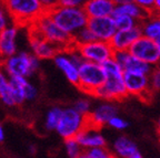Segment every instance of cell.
Returning <instances> with one entry per match:
<instances>
[{
	"mask_svg": "<svg viewBox=\"0 0 160 158\" xmlns=\"http://www.w3.org/2000/svg\"><path fill=\"white\" fill-rule=\"evenodd\" d=\"M86 126H87L86 116L76 112L72 107H67L62 109L59 123L56 127V132L63 139L75 138Z\"/></svg>",
	"mask_w": 160,
	"mask_h": 158,
	"instance_id": "obj_7",
	"label": "cell"
},
{
	"mask_svg": "<svg viewBox=\"0 0 160 158\" xmlns=\"http://www.w3.org/2000/svg\"><path fill=\"white\" fill-rule=\"evenodd\" d=\"M112 18L117 30H129L132 28L139 27L140 25L137 20L128 17V16H113Z\"/></svg>",
	"mask_w": 160,
	"mask_h": 158,
	"instance_id": "obj_26",
	"label": "cell"
},
{
	"mask_svg": "<svg viewBox=\"0 0 160 158\" xmlns=\"http://www.w3.org/2000/svg\"><path fill=\"white\" fill-rule=\"evenodd\" d=\"M17 37L18 27L15 25L8 26L0 32V57H11L17 53Z\"/></svg>",
	"mask_w": 160,
	"mask_h": 158,
	"instance_id": "obj_17",
	"label": "cell"
},
{
	"mask_svg": "<svg viewBox=\"0 0 160 158\" xmlns=\"http://www.w3.org/2000/svg\"><path fill=\"white\" fill-rule=\"evenodd\" d=\"M28 151H29V153L31 154V155H36V154H37V146L31 144V145H29V147H28Z\"/></svg>",
	"mask_w": 160,
	"mask_h": 158,
	"instance_id": "obj_40",
	"label": "cell"
},
{
	"mask_svg": "<svg viewBox=\"0 0 160 158\" xmlns=\"http://www.w3.org/2000/svg\"><path fill=\"white\" fill-rule=\"evenodd\" d=\"M102 65L105 71V82L96 91L93 96L107 102L121 101L127 97L125 83H123V70L112 59L106 61Z\"/></svg>",
	"mask_w": 160,
	"mask_h": 158,
	"instance_id": "obj_1",
	"label": "cell"
},
{
	"mask_svg": "<svg viewBox=\"0 0 160 158\" xmlns=\"http://www.w3.org/2000/svg\"><path fill=\"white\" fill-rule=\"evenodd\" d=\"M5 137H6V134H5V129L1 125H0V143L1 142L5 141Z\"/></svg>",
	"mask_w": 160,
	"mask_h": 158,
	"instance_id": "obj_41",
	"label": "cell"
},
{
	"mask_svg": "<svg viewBox=\"0 0 160 158\" xmlns=\"http://www.w3.org/2000/svg\"><path fill=\"white\" fill-rule=\"evenodd\" d=\"M96 38L92 35V32L88 29V27H85L80 31H78L75 35L72 37V44L73 45H82L89 42L95 41Z\"/></svg>",
	"mask_w": 160,
	"mask_h": 158,
	"instance_id": "obj_27",
	"label": "cell"
},
{
	"mask_svg": "<svg viewBox=\"0 0 160 158\" xmlns=\"http://www.w3.org/2000/svg\"><path fill=\"white\" fill-rule=\"evenodd\" d=\"M112 2L116 6H120V5H125V3L132 2V0H112Z\"/></svg>",
	"mask_w": 160,
	"mask_h": 158,
	"instance_id": "obj_39",
	"label": "cell"
},
{
	"mask_svg": "<svg viewBox=\"0 0 160 158\" xmlns=\"http://www.w3.org/2000/svg\"><path fill=\"white\" fill-rule=\"evenodd\" d=\"M88 0H59V6L70 8H83Z\"/></svg>",
	"mask_w": 160,
	"mask_h": 158,
	"instance_id": "obj_35",
	"label": "cell"
},
{
	"mask_svg": "<svg viewBox=\"0 0 160 158\" xmlns=\"http://www.w3.org/2000/svg\"><path fill=\"white\" fill-rule=\"evenodd\" d=\"M53 61L57 67L62 72L65 77L70 83L77 85L78 82V67L77 64L73 63V61L70 59L66 50H61L53 57Z\"/></svg>",
	"mask_w": 160,
	"mask_h": 158,
	"instance_id": "obj_19",
	"label": "cell"
},
{
	"mask_svg": "<svg viewBox=\"0 0 160 158\" xmlns=\"http://www.w3.org/2000/svg\"><path fill=\"white\" fill-rule=\"evenodd\" d=\"M1 70L9 77H30L40 67V60L29 52H17L11 57L1 60Z\"/></svg>",
	"mask_w": 160,
	"mask_h": 158,
	"instance_id": "obj_5",
	"label": "cell"
},
{
	"mask_svg": "<svg viewBox=\"0 0 160 158\" xmlns=\"http://www.w3.org/2000/svg\"><path fill=\"white\" fill-rule=\"evenodd\" d=\"M1 1H3V2H5V0H1Z\"/></svg>",
	"mask_w": 160,
	"mask_h": 158,
	"instance_id": "obj_46",
	"label": "cell"
},
{
	"mask_svg": "<svg viewBox=\"0 0 160 158\" xmlns=\"http://www.w3.org/2000/svg\"><path fill=\"white\" fill-rule=\"evenodd\" d=\"M107 125H109L111 128L117 129V131H125L126 128L128 127V122L126 119H123L122 117L118 116V115H115L113 117L109 119Z\"/></svg>",
	"mask_w": 160,
	"mask_h": 158,
	"instance_id": "obj_32",
	"label": "cell"
},
{
	"mask_svg": "<svg viewBox=\"0 0 160 158\" xmlns=\"http://www.w3.org/2000/svg\"><path fill=\"white\" fill-rule=\"evenodd\" d=\"M72 109L79 114L83 115V116H87L88 114L91 112V103L87 99H80L73 104Z\"/></svg>",
	"mask_w": 160,
	"mask_h": 158,
	"instance_id": "obj_29",
	"label": "cell"
},
{
	"mask_svg": "<svg viewBox=\"0 0 160 158\" xmlns=\"http://www.w3.org/2000/svg\"><path fill=\"white\" fill-rule=\"evenodd\" d=\"M9 25V15L5 7V2L0 0V32Z\"/></svg>",
	"mask_w": 160,
	"mask_h": 158,
	"instance_id": "obj_33",
	"label": "cell"
},
{
	"mask_svg": "<svg viewBox=\"0 0 160 158\" xmlns=\"http://www.w3.org/2000/svg\"><path fill=\"white\" fill-rule=\"evenodd\" d=\"M61 113H62V109H60L58 106L52 107L51 109L48 111L45 118V127L48 131H56V127L59 123Z\"/></svg>",
	"mask_w": 160,
	"mask_h": 158,
	"instance_id": "obj_25",
	"label": "cell"
},
{
	"mask_svg": "<svg viewBox=\"0 0 160 158\" xmlns=\"http://www.w3.org/2000/svg\"><path fill=\"white\" fill-rule=\"evenodd\" d=\"M10 79V86H11V95H12V100L15 102V105H20L22 104L25 100V93H23V89H25L26 84L28 83V79L23 77H12Z\"/></svg>",
	"mask_w": 160,
	"mask_h": 158,
	"instance_id": "obj_23",
	"label": "cell"
},
{
	"mask_svg": "<svg viewBox=\"0 0 160 158\" xmlns=\"http://www.w3.org/2000/svg\"><path fill=\"white\" fill-rule=\"evenodd\" d=\"M75 138L85 151L92 148H103L107 145L105 136L100 133V129L92 126L87 125Z\"/></svg>",
	"mask_w": 160,
	"mask_h": 158,
	"instance_id": "obj_14",
	"label": "cell"
},
{
	"mask_svg": "<svg viewBox=\"0 0 160 158\" xmlns=\"http://www.w3.org/2000/svg\"><path fill=\"white\" fill-rule=\"evenodd\" d=\"M116 5L112 0H88L83 6V11L88 19L101 17H112Z\"/></svg>",
	"mask_w": 160,
	"mask_h": 158,
	"instance_id": "obj_18",
	"label": "cell"
},
{
	"mask_svg": "<svg viewBox=\"0 0 160 158\" xmlns=\"http://www.w3.org/2000/svg\"><path fill=\"white\" fill-rule=\"evenodd\" d=\"M123 83L128 95H135L142 100L150 97L153 92L150 85L149 75L143 73L123 71Z\"/></svg>",
	"mask_w": 160,
	"mask_h": 158,
	"instance_id": "obj_9",
	"label": "cell"
},
{
	"mask_svg": "<svg viewBox=\"0 0 160 158\" xmlns=\"http://www.w3.org/2000/svg\"><path fill=\"white\" fill-rule=\"evenodd\" d=\"M23 93H25V100L26 101H32L37 97L38 95V90L37 87L31 84L30 82H28L26 84L25 89H23Z\"/></svg>",
	"mask_w": 160,
	"mask_h": 158,
	"instance_id": "obj_34",
	"label": "cell"
},
{
	"mask_svg": "<svg viewBox=\"0 0 160 158\" xmlns=\"http://www.w3.org/2000/svg\"><path fill=\"white\" fill-rule=\"evenodd\" d=\"M112 58L123 71L143 73L149 75L153 69V67L149 65L148 63L131 55L129 51H116Z\"/></svg>",
	"mask_w": 160,
	"mask_h": 158,
	"instance_id": "obj_13",
	"label": "cell"
},
{
	"mask_svg": "<svg viewBox=\"0 0 160 158\" xmlns=\"http://www.w3.org/2000/svg\"><path fill=\"white\" fill-rule=\"evenodd\" d=\"M89 158H117L110 151H108L106 147L103 148H92L86 151Z\"/></svg>",
	"mask_w": 160,
	"mask_h": 158,
	"instance_id": "obj_30",
	"label": "cell"
},
{
	"mask_svg": "<svg viewBox=\"0 0 160 158\" xmlns=\"http://www.w3.org/2000/svg\"><path fill=\"white\" fill-rule=\"evenodd\" d=\"M78 158H89V157H88L87 153H86V151H83V153L81 154V155H80V156H79V157H78Z\"/></svg>",
	"mask_w": 160,
	"mask_h": 158,
	"instance_id": "obj_45",
	"label": "cell"
},
{
	"mask_svg": "<svg viewBox=\"0 0 160 158\" xmlns=\"http://www.w3.org/2000/svg\"><path fill=\"white\" fill-rule=\"evenodd\" d=\"M133 2L137 3L139 7H141L147 12L152 13L153 12V1L155 0H132Z\"/></svg>",
	"mask_w": 160,
	"mask_h": 158,
	"instance_id": "obj_37",
	"label": "cell"
},
{
	"mask_svg": "<svg viewBox=\"0 0 160 158\" xmlns=\"http://www.w3.org/2000/svg\"><path fill=\"white\" fill-rule=\"evenodd\" d=\"M38 1L45 10V12H49L59 6V0H38Z\"/></svg>",
	"mask_w": 160,
	"mask_h": 158,
	"instance_id": "obj_36",
	"label": "cell"
},
{
	"mask_svg": "<svg viewBox=\"0 0 160 158\" xmlns=\"http://www.w3.org/2000/svg\"><path fill=\"white\" fill-rule=\"evenodd\" d=\"M150 85L152 91H160V65L153 67L152 71L149 74Z\"/></svg>",
	"mask_w": 160,
	"mask_h": 158,
	"instance_id": "obj_31",
	"label": "cell"
},
{
	"mask_svg": "<svg viewBox=\"0 0 160 158\" xmlns=\"http://www.w3.org/2000/svg\"><path fill=\"white\" fill-rule=\"evenodd\" d=\"M0 100L7 106H15V102L11 95L10 79L1 69H0Z\"/></svg>",
	"mask_w": 160,
	"mask_h": 158,
	"instance_id": "obj_24",
	"label": "cell"
},
{
	"mask_svg": "<svg viewBox=\"0 0 160 158\" xmlns=\"http://www.w3.org/2000/svg\"><path fill=\"white\" fill-rule=\"evenodd\" d=\"M156 43H157L158 45V51H159V59H160V38L156 41Z\"/></svg>",
	"mask_w": 160,
	"mask_h": 158,
	"instance_id": "obj_44",
	"label": "cell"
},
{
	"mask_svg": "<svg viewBox=\"0 0 160 158\" xmlns=\"http://www.w3.org/2000/svg\"><path fill=\"white\" fill-rule=\"evenodd\" d=\"M129 52L131 55L146 62L151 67L159 65L160 63L159 51H158V45L156 41L149 39V38L143 37V35H141L131 45Z\"/></svg>",
	"mask_w": 160,
	"mask_h": 158,
	"instance_id": "obj_10",
	"label": "cell"
},
{
	"mask_svg": "<svg viewBox=\"0 0 160 158\" xmlns=\"http://www.w3.org/2000/svg\"><path fill=\"white\" fill-rule=\"evenodd\" d=\"M29 45L32 54L39 60L53 59L58 52L61 51L55 44L31 32H29Z\"/></svg>",
	"mask_w": 160,
	"mask_h": 158,
	"instance_id": "obj_16",
	"label": "cell"
},
{
	"mask_svg": "<svg viewBox=\"0 0 160 158\" xmlns=\"http://www.w3.org/2000/svg\"><path fill=\"white\" fill-rule=\"evenodd\" d=\"M141 30L139 27L129 30H117L109 41L113 51H129L131 45L141 37Z\"/></svg>",
	"mask_w": 160,
	"mask_h": 158,
	"instance_id": "obj_15",
	"label": "cell"
},
{
	"mask_svg": "<svg viewBox=\"0 0 160 158\" xmlns=\"http://www.w3.org/2000/svg\"><path fill=\"white\" fill-rule=\"evenodd\" d=\"M65 148H66L67 156L69 158H78L85 151L76 138L65 139Z\"/></svg>",
	"mask_w": 160,
	"mask_h": 158,
	"instance_id": "obj_28",
	"label": "cell"
},
{
	"mask_svg": "<svg viewBox=\"0 0 160 158\" xmlns=\"http://www.w3.org/2000/svg\"><path fill=\"white\" fill-rule=\"evenodd\" d=\"M129 158H143V157L141 156V154H140L139 151H138V153H136L135 155H132L131 157H129Z\"/></svg>",
	"mask_w": 160,
	"mask_h": 158,
	"instance_id": "obj_42",
	"label": "cell"
},
{
	"mask_svg": "<svg viewBox=\"0 0 160 158\" xmlns=\"http://www.w3.org/2000/svg\"><path fill=\"white\" fill-rule=\"evenodd\" d=\"M106 79L102 65L83 61L78 69L77 86L83 93L93 96L98 89L103 84Z\"/></svg>",
	"mask_w": 160,
	"mask_h": 158,
	"instance_id": "obj_6",
	"label": "cell"
},
{
	"mask_svg": "<svg viewBox=\"0 0 160 158\" xmlns=\"http://www.w3.org/2000/svg\"><path fill=\"white\" fill-rule=\"evenodd\" d=\"M139 28L143 37L157 41L160 38V15L155 12L149 13V16L140 22Z\"/></svg>",
	"mask_w": 160,
	"mask_h": 158,
	"instance_id": "obj_21",
	"label": "cell"
},
{
	"mask_svg": "<svg viewBox=\"0 0 160 158\" xmlns=\"http://www.w3.org/2000/svg\"><path fill=\"white\" fill-rule=\"evenodd\" d=\"M153 12L160 15V0H155L153 1Z\"/></svg>",
	"mask_w": 160,
	"mask_h": 158,
	"instance_id": "obj_38",
	"label": "cell"
},
{
	"mask_svg": "<svg viewBox=\"0 0 160 158\" xmlns=\"http://www.w3.org/2000/svg\"><path fill=\"white\" fill-rule=\"evenodd\" d=\"M47 13L53 20V22L71 38L78 31L87 27L88 20H89L82 8H70L58 6Z\"/></svg>",
	"mask_w": 160,
	"mask_h": 158,
	"instance_id": "obj_2",
	"label": "cell"
},
{
	"mask_svg": "<svg viewBox=\"0 0 160 158\" xmlns=\"http://www.w3.org/2000/svg\"><path fill=\"white\" fill-rule=\"evenodd\" d=\"M29 32L43 38L60 50H66L72 45V38L60 29L47 12L41 15L29 27Z\"/></svg>",
	"mask_w": 160,
	"mask_h": 158,
	"instance_id": "obj_3",
	"label": "cell"
},
{
	"mask_svg": "<svg viewBox=\"0 0 160 158\" xmlns=\"http://www.w3.org/2000/svg\"><path fill=\"white\" fill-rule=\"evenodd\" d=\"M157 133H158V135H159V137H160V118L158 119V123H157Z\"/></svg>",
	"mask_w": 160,
	"mask_h": 158,
	"instance_id": "obj_43",
	"label": "cell"
},
{
	"mask_svg": "<svg viewBox=\"0 0 160 158\" xmlns=\"http://www.w3.org/2000/svg\"><path fill=\"white\" fill-rule=\"evenodd\" d=\"M82 57L83 61L92 62L97 64H103L106 61L112 59L113 49L109 42L95 40L82 45H75Z\"/></svg>",
	"mask_w": 160,
	"mask_h": 158,
	"instance_id": "obj_8",
	"label": "cell"
},
{
	"mask_svg": "<svg viewBox=\"0 0 160 158\" xmlns=\"http://www.w3.org/2000/svg\"><path fill=\"white\" fill-rule=\"evenodd\" d=\"M115 115H118V109L116 104L113 102L103 101L98 106L91 109V112L86 116L87 125L100 129V127L107 125L109 119Z\"/></svg>",
	"mask_w": 160,
	"mask_h": 158,
	"instance_id": "obj_11",
	"label": "cell"
},
{
	"mask_svg": "<svg viewBox=\"0 0 160 158\" xmlns=\"http://www.w3.org/2000/svg\"><path fill=\"white\" fill-rule=\"evenodd\" d=\"M5 7L15 26L30 27L45 13L38 0H5Z\"/></svg>",
	"mask_w": 160,
	"mask_h": 158,
	"instance_id": "obj_4",
	"label": "cell"
},
{
	"mask_svg": "<svg viewBox=\"0 0 160 158\" xmlns=\"http://www.w3.org/2000/svg\"><path fill=\"white\" fill-rule=\"evenodd\" d=\"M88 29L92 32L96 40L109 42L111 38L117 32L115 21L112 17H101L92 18L88 20Z\"/></svg>",
	"mask_w": 160,
	"mask_h": 158,
	"instance_id": "obj_12",
	"label": "cell"
},
{
	"mask_svg": "<svg viewBox=\"0 0 160 158\" xmlns=\"http://www.w3.org/2000/svg\"><path fill=\"white\" fill-rule=\"evenodd\" d=\"M111 153L117 158H129L138 153V147L135 142L131 141L127 136L122 135L113 141Z\"/></svg>",
	"mask_w": 160,
	"mask_h": 158,
	"instance_id": "obj_20",
	"label": "cell"
},
{
	"mask_svg": "<svg viewBox=\"0 0 160 158\" xmlns=\"http://www.w3.org/2000/svg\"><path fill=\"white\" fill-rule=\"evenodd\" d=\"M113 16H128V17L137 20L138 22L140 23L149 16V12H147L146 10H143L142 8L139 7L137 3H135L132 1V2L125 3V5L116 6L112 17Z\"/></svg>",
	"mask_w": 160,
	"mask_h": 158,
	"instance_id": "obj_22",
	"label": "cell"
}]
</instances>
